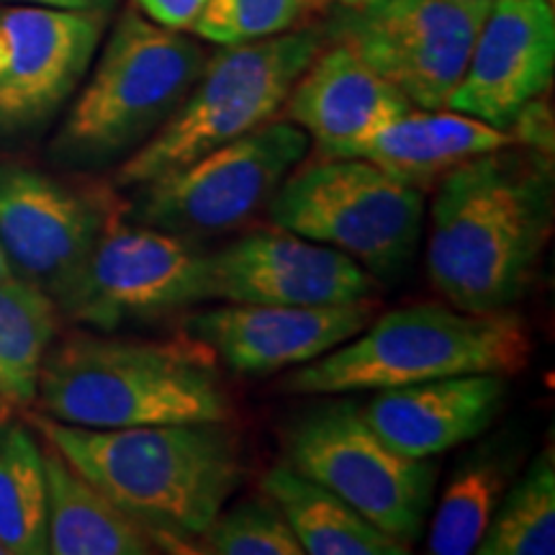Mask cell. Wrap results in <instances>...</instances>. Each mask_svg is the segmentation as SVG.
Listing matches in <instances>:
<instances>
[{
    "instance_id": "cell-23",
    "label": "cell",
    "mask_w": 555,
    "mask_h": 555,
    "mask_svg": "<svg viewBox=\"0 0 555 555\" xmlns=\"http://www.w3.org/2000/svg\"><path fill=\"white\" fill-rule=\"evenodd\" d=\"M0 547L5 555L47 553V476L41 437L13 414L0 420Z\"/></svg>"
},
{
    "instance_id": "cell-14",
    "label": "cell",
    "mask_w": 555,
    "mask_h": 555,
    "mask_svg": "<svg viewBox=\"0 0 555 555\" xmlns=\"http://www.w3.org/2000/svg\"><path fill=\"white\" fill-rule=\"evenodd\" d=\"M208 294L227 304L324 307L376 298L378 281L339 249L275 227L208 253Z\"/></svg>"
},
{
    "instance_id": "cell-10",
    "label": "cell",
    "mask_w": 555,
    "mask_h": 555,
    "mask_svg": "<svg viewBox=\"0 0 555 555\" xmlns=\"http://www.w3.org/2000/svg\"><path fill=\"white\" fill-rule=\"evenodd\" d=\"M322 34L391 82L414 108L440 111L466 69L491 0H327Z\"/></svg>"
},
{
    "instance_id": "cell-25",
    "label": "cell",
    "mask_w": 555,
    "mask_h": 555,
    "mask_svg": "<svg viewBox=\"0 0 555 555\" xmlns=\"http://www.w3.org/2000/svg\"><path fill=\"white\" fill-rule=\"evenodd\" d=\"M478 555L555 553V457L545 448L517 483H509L486 527Z\"/></svg>"
},
{
    "instance_id": "cell-22",
    "label": "cell",
    "mask_w": 555,
    "mask_h": 555,
    "mask_svg": "<svg viewBox=\"0 0 555 555\" xmlns=\"http://www.w3.org/2000/svg\"><path fill=\"white\" fill-rule=\"evenodd\" d=\"M515 476V455L502 440L478 446L457 461L427 519L429 555H470L481 543L504 491Z\"/></svg>"
},
{
    "instance_id": "cell-27",
    "label": "cell",
    "mask_w": 555,
    "mask_h": 555,
    "mask_svg": "<svg viewBox=\"0 0 555 555\" xmlns=\"http://www.w3.org/2000/svg\"><path fill=\"white\" fill-rule=\"evenodd\" d=\"M314 5L317 0H208L191 31L219 47L245 44L296 29Z\"/></svg>"
},
{
    "instance_id": "cell-33",
    "label": "cell",
    "mask_w": 555,
    "mask_h": 555,
    "mask_svg": "<svg viewBox=\"0 0 555 555\" xmlns=\"http://www.w3.org/2000/svg\"><path fill=\"white\" fill-rule=\"evenodd\" d=\"M324 3H327V0H324Z\"/></svg>"
},
{
    "instance_id": "cell-9",
    "label": "cell",
    "mask_w": 555,
    "mask_h": 555,
    "mask_svg": "<svg viewBox=\"0 0 555 555\" xmlns=\"http://www.w3.org/2000/svg\"><path fill=\"white\" fill-rule=\"evenodd\" d=\"M309 134L291 121H268L150 183L131 189L124 219L183 240H208L247 224L304 163Z\"/></svg>"
},
{
    "instance_id": "cell-28",
    "label": "cell",
    "mask_w": 555,
    "mask_h": 555,
    "mask_svg": "<svg viewBox=\"0 0 555 555\" xmlns=\"http://www.w3.org/2000/svg\"><path fill=\"white\" fill-rule=\"evenodd\" d=\"M137 9L159 26L178 31H191L193 21L208 0H134Z\"/></svg>"
},
{
    "instance_id": "cell-7",
    "label": "cell",
    "mask_w": 555,
    "mask_h": 555,
    "mask_svg": "<svg viewBox=\"0 0 555 555\" xmlns=\"http://www.w3.org/2000/svg\"><path fill=\"white\" fill-rule=\"evenodd\" d=\"M268 214L273 227L335 247L376 281L397 283L420 253L425 191L367 159L319 155L288 172Z\"/></svg>"
},
{
    "instance_id": "cell-31",
    "label": "cell",
    "mask_w": 555,
    "mask_h": 555,
    "mask_svg": "<svg viewBox=\"0 0 555 555\" xmlns=\"http://www.w3.org/2000/svg\"><path fill=\"white\" fill-rule=\"evenodd\" d=\"M11 409H13V406L5 404V401H0V420H3L5 414H11Z\"/></svg>"
},
{
    "instance_id": "cell-3",
    "label": "cell",
    "mask_w": 555,
    "mask_h": 555,
    "mask_svg": "<svg viewBox=\"0 0 555 555\" xmlns=\"http://www.w3.org/2000/svg\"><path fill=\"white\" fill-rule=\"evenodd\" d=\"M34 404L50 420L90 429L229 422L234 412L217 358L198 339L95 330L52 343Z\"/></svg>"
},
{
    "instance_id": "cell-24",
    "label": "cell",
    "mask_w": 555,
    "mask_h": 555,
    "mask_svg": "<svg viewBox=\"0 0 555 555\" xmlns=\"http://www.w3.org/2000/svg\"><path fill=\"white\" fill-rule=\"evenodd\" d=\"M60 311L44 291L21 278L0 281V401L31 406L41 365L57 337Z\"/></svg>"
},
{
    "instance_id": "cell-21",
    "label": "cell",
    "mask_w": 555,
    "mask_h": 555,
    "mask_svg": "<svg viewBox=\"0 0 555 555\" xmlns=\"http://www.w3.org/2000/svg\"><path fill=\"white\" fill-rule=\"evenodd\" d=\"M262 491L309 555H406L412 551L286 461L262 476Z\"/></svg>"
},
{
    "instance_id": "cell-29",
    "label": "cell",
    "mask_w": 555,
    "mask_h": 555,
    "mask_svg": "<svg viewBox=\"0 0 555 555\" xmlns=\"http://www.w3.org/2000/svg\"><path fill=\"white\" fill-rule=\"evenodd\" d=\"M5 3H24V5H44V9L60 11H93V13H111L116 0H5Z\"/></svg>"
},
{
    "instance_id": "cell-4",
    "label": "cell",
    "mask_w": 555,
    "mask_h": 555,
    "mask_svg": "<svg viewBox=\"0 0 555 555\" xmlns=\"http://www.w3.org/2000/svg\"><path fill=\"white\" fill-rule=\"evenodd\" d=\"M530 332L515 311L470 314L442 304H414L376 317L327 356L294 367L283 378V391L347 397L474 373L509 378L530 365Z\"/></svg>"
},
{
    "instance_id": "cell-30",
    "label": "cell",
    "mask_w": 555,
    "mask_h": 555,
    "mask_svg": "<svg viewBox=\"0 0 555 555\" xmlns=\"http://www.w3.org/2000/svg\"><path fill=\"white\" fill-rule=\"evenodd\" d=\"M13 273H11V268H9V262H5V255H3V249H0V281H3V278H11Z\"/></svg>"
},
{
    "instance_id": "cell-18",
    "label": "cell",
    "mask_w": 555,
    "mask_h": 555,
    "mask_svg": "<svg viewBox=\"0 0 555 555\" xmlns=\"http://www.w3.org/2000/svg\"><path fill=\"white\" fill-rule=\"evenodd\" d=\"M412 108L391 82L332 41L298 75L281 106L286 121L317 139V150L371 137Z\"/></svg>"
},
{
    "instance_id": "cell-2",
    "label": "cell",
    "mask_w": 555,
    "mask_h": 555,
    "mask_svg": "<svg viewBox=\"0 0 555 555\" xmlns=\"http://www.w3.org/2000/svg\"><path fill=\"white\" fill-rule=\"evenodd\" d=\"M31 427L134 519L157 551H196L245 478L240 440L227 422L90 429L34 414Z\"/></svg>"
},
{
    "instance_id": "cell-5",
    "label": "cell",
    "mask_w": 555,
    "mask_h": 555,
    "mask_svg": "<svg viewBox=\"0 0 555 555\" xmlns=\"http://www.w3.org/2000/svg\"><path fill=\"white\" fill-rule=\"evenodd\" d=\"M206 60L185 31L127 9L52 139L50 157L69 170L121 165L176 114Z\"/></svg>"
},
{
    "instance_id": "cell-17",
    "label": "cell",
    "mask_w": 555,
    "mask_h": 555,
    "mask_svg": "<svg viewBox=\"0 0 555 555\" xmlns=\"http://www.w3.org/2000/svg\"><path fill=\"white\" fill-rule=\"evenodd\" d=\"M506 393V376L474 373L380 388L360 406L388 448L427 461L481 437L502 414Z\"/></svg>"
},
{
    "instance_id": "cell-8",
    "label": "cell",
    "mask_w": 555,
    "mask_h": 555,
    "mask_svg": "<svg viewBox=\"0 0 555 555\" xmlns=\"http://www.w3.org/2000/svg\"><path fill=\"white\" fill-rule=\"evenodd\" d=\"M286 463L350 504L386 535L416 545L435 506L437 466L386 446L356 399L324 401L286 429Z\"/></svg>"
},
{
    "instance_id": "cell-6",
    "label": "cell",
    "mask_w": 555,
    "mask_h": 555,
    "mask_svg": "<svg viewBox=\"0 0 555 555\" xmlns=\"http://www.w3.org/2000/svg\"><path fill=\"white\" fill-rule=\"evenodd\" d=\"M322 29L221 47L206 60L176 114L116 165V189H137L273 121L298 75L322 50Z\"/></svg>"
},
{
    "instance_id": "cell-26",
    "label": "cell",
    "mask_w": 555,
    "mask_h": 555,
    "mask_svg": "<svg viewBox=\"0 0 555 555\" xmlns=\"http://www.w3.org/2000/svg\"><path fill=\"white\" fill-rule=\"evenodd\" d=\"M198 545V553L214 555H304L281 509L268 496L221 509Z\"/></svg>"
},
{
    "instance_id": "cell-12",
    "label": "cell",
    "mask_w": 555,
    "mask_h": 555,
    "mask_svg": "<svg viewBox=\"0 0 555 555\" xmlns=\"http://www.w3.org/2000/svg\"><path fill=\"white\" fill-rule=\"evenodd\" d=\"M114 214L106 193L24 165H0V249L13 278L44 291L54 307Z\"/></svg>"
},
{
    "instance_id": "cell-11",
    "label": "cell",
    "mask_w": 555,
    "mask_h": 555,
    "mask_svg": "<svg viewBox=\"0 0 555 555\" xmlns=\"http://www.w3.org/2000/svg\"><path fill=\"white\" fill-rule=\"evenodd\" d=\"M204 301H211L208 253L116 208L57 311L88 330L114 332Z\"/></svg>"
},
{
    "instance_id": "cell-15",
    "label": "cell",
    "mask_w": 555,
    "mask_h": 555,
    "mask_svg": "<svg viewBox=\"0 0 555 555\" xmlns=\"http://www.w3.org/2000/svg\"><path fill=\"white\" fill-rule=\"evenodd\" d=\"M376 317V298L324 307L224 304L185 319V335L237 376L266 378L327 356Z\"/></svg>"
},
{
    "instance_id": "cell-1",
    "label": "cell",
    "mask_w": 555,
    "mask_h": 555,
    "mask_svg": "<svg viewBox=\"0 0 555 555\" xmlns=\"http://www.w3.org/2000/svg\"><path fill=\"white\" fill-rule=\"evenodd\" d=\"M547 152L522 144L478 155L437 180L425 266L433 288L470 314L512 309L553 234Z\"/></svg>"
},
{
    "instance_id": "cell-13",
    "label": "cell",
    "mask_w": 555,
    "mask_h": 555,
    "mask_svg": "<svg viewBox=\"0 0 555 555\" xmlns=\"http://www.w3.org/2000/svg\"><path fill=\"white\" fill-rule=\"evenodd\" d=\"M106 26L108 13L0 9V134H29L54 119L86 78Z\"/></svg>"
},
{
    "instance_id": "cell-32",
    "label": "cell",
    "mask_w": 555,
    "mask_h": 555,
    "mask_svg": "<svg viewBox=\"0 0 555 555\" xmlns=\"http://www.w3.org/2000/svg\"><path fill=\"white\" fill-rule=\"evenodd\" d=\"M0 555H5V553H3V547H0Z\"/></svg>"
},
{
    "instance_id": "cell-16",
    "label": "cell",
    "mask_w": 555,
    "mask_h": 555,
    "mask_svg": "<svg viewBox=\"0 0 555 555\" xmlns=\"http://www.w3.org/2000/svg\"><path fill=\"white\" fill-rule=\"evenodd\" d=\"M555 73L553 0H491L448 111L509 129Z\"/></svg>"
},
{
    "instance_id": "cell-20",
    "label": "cell",
    "mask_w": 555,
    "mask_h": 555,
    "mask_svg": "<svg viewBox=\"0 0 555 555\" xmlns=\"http://www.w3.org/2000/svg\"><path fill=\"white\" fill-rule=\"evenodd\" d=\"M47 476V553L52 555H150L157 547L134 519L41 437Z\"/></svg>"
},
{
    "instance_id": "cell-19",
    "label": "cell",
    "mask_w": 555,
    "mask_h": 555,
    "mask_svg": "<svg viewBox=\"0 0 555 555\" xmlns=\"http://www.w3.org/2000/svg\"><path fill=\"white\" fill-rule=\"evenodd\" d=\"M515 144L519 142L509 129H496L474 116L448 108H412L371 137L319 147L317 155L367 159L401 183L427 193L457 165Z\"/></svg>"
}]
</instances>
